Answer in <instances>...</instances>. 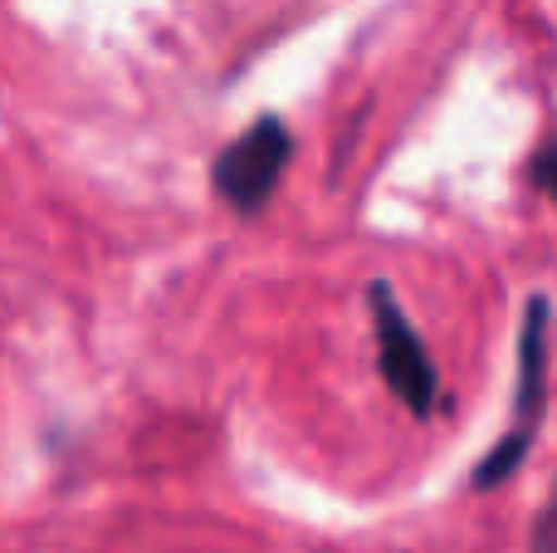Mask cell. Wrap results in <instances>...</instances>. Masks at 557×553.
<instances>
[{
    "label": "cell",
    "mask_w": 557,
    "mask_h": 553,
    "mask_svg": "<svg viewBox=\"0 0 557 553\" xmlns=\"http://www.w3.org/2000/svg\"><path fill=\"white\" fill-rule=\"evenodd\" d=\"M543 388H548V299H533L523 314L519 333V392H513V421L504 431V441L474 466V490H494L519 470V460L529 456L533 431L543 421Z\"/></svg>",
    "instance_id": "1"
},
{
    "label": "cell",
    "mask_w": 557,
    "mask_h": 553,
    "mask_svg": "<svg viewBox=\"0 0 557 553\" xmlns=\"http://www.w3.org/2000/svg\"><path fill=\"white\" fill-rule=\"evenodd\" d=\"M372 299V333H376V368H382L386 388L401 397V407L411 417H431L441 402V372H435L431 353H425L416 323L406 319V309L396 304V294L386 284L367 290Z\"/></svg>",
    "instance_id": "2"
},
{
    "label": "cell",
    "mask_w": 557,
    "mask_h": 553,
    "mask_svg": "<svg viewBox=\"0 0 557 553\" xmlns=\"http://www.w3.org/2000/svg\"><path fill=\"white\" fill-rule=\"evenodd\" d=\"M288 157H294V133H288L278 118H260V123H250L215 157V172H211L215 196H221L231 211L255 216L274 196Z\"/></svg>",
    "instance_id": "3"
},
{
    "label": "cell",
    "mask_w": 557,
    "mask_h": 553,
    "mask_svg": "<svg viewBox=\"0 0 557 553\" xmlns=\"http://www.w3.org/2000/svg\"><path fill=\"white\" fill-rule=\"evenodd\" d=\"M533 182H539L543 192H548L553 201H557V133L539 147V157H533Z\"/></svg>",
    "instance_id": "4"
},
{
    "label": "cell",
    "mask_w": 557,
    "mask_h": 553,
    "mask_svg": "<svg viewBox=\"0 0 557 553\" xmlns=\"http://www.w3.org/2000/svg\"><path fill=\"white\" fill-rule=\"evenodd\" d=\"M533 553H557V490H553L548 509H543V519H539V534H533Z\"/></svg>",
    "instance_id": "5"
}]
</instances>
